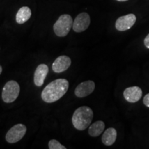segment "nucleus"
Listing matches in <instances>:
<instances>
[{
	"mask_svg": "<svg viewBox=\"0 0 149 149\" xmlns=\"http://www.w3.org/2000/svg\"><path fill=\"white\" fill-rule=\"evenodd\" d=\"M31 10L29 7L23 6L19 8L17 13L16 15V22L19 24H23L26 22L31 18Z\"/></svg>",
	"mask_w": 149,
	"mask_h": 149,
	"instance_id": "obj_13",
	"label": "nucleus"
},
{
	"mask_svg": "<svg viewBox=\"0 0 149 149\" xmlns=\"http://www.w3.org/2000/svg\"><path fill=\"white\" fill-rule=\"evenodd\" d=\"M48 148L50 149H66V148L62 144H61L56 139H51L48 142Z\"/></svg>",
	"mask_w": 149,
	"mask_h": 149,
	"instance_id": "obj_15",
	"label": "nucleus"
},
{
	"mask_svg": "<svg viewBox=\"0 0 149 149\" xmlns=\"http://www.w3.org/2000/svg\"><path fill=\"white\" fill-rule=\"evenodd\" d=\"M105 124L102 121H97L89 126L88 134L91 137H98L103 133Z\"/></svg>",
	"mask_w": 149,
	"mask_h": 149,
	"instance_id": "obj_14",
	"label": "nucleus"
},
{
	"mask_svg": "<svg viewBox=\"0 0 149 149\" xmlns=\"http://www.w3.org/2000/svg\"><path fill=\"white\" fill-rule=\"evenodd\" d=\"M71 65V59L69 57L66 55H61L55 59L52 65V68L55 72H60L66 71Z\"/></svg>",
	"mask_w": 149,
	"mask_h": 149,
	"instance_id": "obj_9",
	"label": "nucleus"
},
{
	"mask_svg": "<svg viewBox=\"0 0 149 149\" xmlns=\"http://www.w3.org/2000/svg\"><path fill=\"white\" fill-rule=\"evenodd\" d=\"M93 118V112L90 107H81L74 112L72 117L73 126L77 130H84L90 126Z\"/></svg>",
	"mask_w": 149,
	"mask_h": 149,
	"instance_id": "obj_2",
	"label": "nucleus"
},
{
	"mask_svg": "<svg viewBox=\"0 0 149 149\" xmlns=\"http://www.w3.org/2000/svg\"><path fill=\"white\" fill-rule=\"evenodd\" d=\"M117 1H128V0H116Z\"/></svg>",
	"mask_w": 149,
	"mask_h": 149,
	"instance_id": "obj_19",
	"label": "nucleus"
},
{
	"mask_svg": "<svg viewBox=\"0 0 149 149\" xmlns=\"http://www.w3.org/2000/svg\"><path fill=\"white\" fill-rule=\"evenodd\" d=\"M48 73V67L46 64H42L37 67L34 74V83L37 86H42Z\"/></svg>",
	"mask_w": 149,
	"mask_h": 149,
	"instance_id": "obj_11",
	"label": "nucleus"
},
{
	"mask_svg": "<svg viewBox=\"0 0 149 149\" xmlns=\"http://www.w3.org/2000/svg\"><path fill=\"white\" fill-rule=\"evenodd\" d=\"M144 45L147 48H149V34L145 37L144 39Z\"/></svg>",
	"mask_w": 149,
	"mask_h": 149,
	"instance_id": "obj_17",
	"label": "nucleus"
},
{
	"mask_svg": "<svg viewBox=\"0 0 149 149\" xmlns=\"http://www.w3.org/2000/svg\"><path fill=\"white\" fill-rule=\"evenodd\" d=\"M143 102H144V105L146 106V107L149 108V93L146 94V95L144 96V100H143Z\"/></svg>",
	"mask_w": 149,
	"mask_h": 149,
	"instance_id": "obj_16",
	"label": "nucleus"
},
{
	"mask_svg": "<svg viewBox=\"0 0 149 149\" xmlns=\"http://www.w3.org/2000/svg\"><path fill=\"white\" fill-rule=\"evenodd\" d=\"M136 22V16L134 14H128L120 17L115 22V28L119 31H126L133 26Z\"/></svg>",
	"mask_w": 149,
	"mask_h": 149,
	"instance_id": "obj_7",
	"label": "nucleus"
},
{
	"mask_svg": "<svg viewBox=\"0 0 149 149\" xmlns=\"http://www.w3.org/2000/svg\"><path fill=\"white\" fill-rule=\"evenodd\" d=\"M142 97V91L138 86H131L126 88L124 91V97L128 102L135 103Z\"/></svg>",
	"mask_w": 149,
	"mask_h": 149,
	"instance_id": "obj_10",
	"label": "nucleus"
},
{
	"mask_svg": "<svg viewBox=\"0 0 149 149\" xmlns=\"http://www.w3.org/2000/svg\"><path fill=\"white\" fill-rule=\"evenodd\" d=\"M73 21L69 15H61L53 26L54 32L59 37H65L70 32Z\"/></svg>",
	"mask_w": 149,
	"mask_h": 149,
	"instance_id": "obj_3",
	"label": "nucleus"
},
{
	"mask_svg": "<svg viewBox=\"0 0 149 149\" xmlns=\"http://www.w3.org/2000/svg\"><path fill=\"white\" fill-rule=\"evenodd\" d=\"M117 139V130L114 128H109L104 131L102 135V143L106 146H111Z\"/></svg>",
	"mask_w": 149,
	"mask_h": 149,
	"instance_id": "obj_12",
	"label": "nucleus"
},
{
	"mask_svg": "<svg viewBox=\"0 0 149 149\" xmlns=\"http://www.w3.org/2000/svg\"><path fill=\"white\" fill-rule=\"evenodd\" d=\"M1 72H2V67L0 65V74H1Z\"/></svg>",
	"mask_w": 149,
	"mask_h": 149,
	"instance_id": "obj_18",
	"label": "nucleus"
},
{
	"mask_svg": "<svg viewBox=\"0 0 149 149\" xmlns=\"http://www.w3.org/2000/svg\"><path fill=\"white\" fill-rule=\"evenodd\" d=\"M20 87L19 84L14 80H10L3 86L1 97L5 103H12L19 97Z\"/></svg>",
	"mask_w": 149,
	"mask_h": 149,
	"instance_id": "obj_4",
	"label": "nucleus"
},
{
	"mask_svg": "<svg viewBox=\"0 0 149 149\" xmlns=\"http://www.w3.org/2000/svg\"><path fill=\"white\" fill-rule=\"evenodd\" d=\"M91 24V18L87 13H81L76 17L72 24L74 32L81 33L88 29Z\"/></svg>",
	"mask_w": 149,
	"mask_h": 149,
	"instance_id": "obj_6",
	"label": "nucleus"
},
{
	"mask_svg": "<svg viewBox=\"0 0 149 149\" xmlns=\"http://www.w3.org/2000/svg\"><path fill=\"white\" fill-rule=\"evenodd\" d=\"M26 126L24 124H18L13 126L7 132L6 135V140L10 144H14L23 138L26 133Z\"/></svg>",
	"mask_w": 149,
	"mask_h": 149,
	"instance_id": "obj_5",
	"label": "nucleus"
},
{
	"mask_svg": "<svg viewBox=\"0 0 149 149\" xmlns=\"http://www.w3.org/2000/svg\"><path fill=\"white\" fill-rule=\"evenodd\" d=\"M69 83L66 79H57L46 86L42 93V98L46 103H53L66 94Z\"/></svg>",
	"mask_w": 149,
	"mask_h": 149,
	"instance_id": "obj_1",
	"label": "nucleus"
},
{
	"mask_svg": "<svg viewBox=\"0 0 149 149\" xmlns=\"http://www.w3.org/2000/svg\"><path fill=\"white\" fill-rule=\"evenodd\" d=\"M95 88V84L91 80L79 84L74 90V94L77 97H85L92 93Z\"/></svg>",
	"mask_w": 149,
	"mask_h": 149,
	"instance_id": "obj_8",
	"label": "nucleus"
}]
</instances>
